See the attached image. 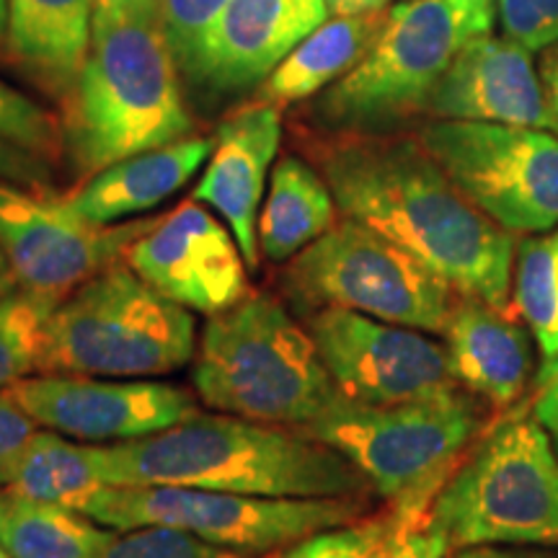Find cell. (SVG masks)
Here are the masks:
<instances>
[{"label": "cell", "mask_w": 558, "mask_h": 558, "mask_svg": "<svg viewBox=\"0 0 558 558\" xmlns=\"http://www.w3.org/2000/svg\"><path fill=\"white\" fill-rule=\"evenodd\" d=\"M5 21H9V0H0V45H5Z\"/></svg>", "instance_id": "obj_43"}, {"label": "cell", "mask_w": 558, "mask_h": 558, "mask_svg": "<svg viewBox=\"0 0 558 558\" xmlns=\"http://www.w3.org/2000/svg\"><path fill=\"white\" fill-rule=\"evenodd\" d=\"M486 414L465 388L390 407H367L341 399L324 416L305 424L308 435L331 445L388 501L403 527L427 520L432 499L458 458L484 432Z\"/></svg>", "instance_id": "obj_5"}, {"label": "cell", "mask_w": 558, "mask_h": 558, "mask_svg": "<svg viewBox=\"0 0 558 558\" xmlns=\"http://www.w3.org/2000/svg\"><path fill=\"white\" fill-rule=\"evenodd\" d=\"M194 388L207 409L288 427H305L341 401L308 329L267 292L209 316Z\"/></svg>", "instance_id": "obj_4"}, {"label": "cell", "mask_w": 558, "mask_h": 558, "mask_svg": "<svg viewBox=\"0 0 558 558\" xmlns=\"http://www.w3.org/2000/svg\"><path fill=\"white\" fill-rule=\"evenodd\" d=\"M538 54V75L548 111V130L558 137V41Z\"/></svg>", "instance_id": "obj_38"}, {"label": "cell", "mask_w": 558, "mask_h": 558, "mask_svg": "<svg viewBox=\"0 0 558 558\" xmlns=\"http://www.w3.org/2000/svg\"><path fill=\"white\" fill-rule=\"evenodd\" d=\"M445 3L456 13L465 39L488 34L497 21V0H445Z\"/></svg>", "instance_id": "obj_37"}, {"label": "cell", "mask_w": 558, "mask_h": 558, "mask_svg": "<svg viewBox=\"0 0 558 558\" xmlns=\"http://www.w3.org/2000/svg\"><path fill=\"white\" fill-rule=\"evenodd\" d=\"M282 143V114L269 104L251 101L222 120L205 173L192 199L218 213L233 230L248 269L262 262L259 213L267 197V177Z\"/></svg>", "instance_id": "obj_18"}, {"label": "cell", "mask_w": 558, "mask_h": 558, "mask_svg": "<svg viewBox=\"0 0 558 558\" xmlns=\"http://www.w3.org/2000/svg\"><path fill=\"white\" fill-rule=\"evenodd\" d=\"M0 135L45 160L58 158L60 150H65L62 120L3 81H0Z\"/></svg>", "instance_id": "obj_30"}, {"label": "cell", "mask_w": 558, "mask_h": 558, "mask_svg": "<svg viewBox=\"0 0 558 558\" xmlns=\"http://www.w3.org/2000/svg\"><path fill=\"white\" fill-rule=\"evenodd\" d=\"M450 554V543L442 533L429 527L427 522L411 527L396 543L393 554L388 558H445Z\"/></svg>", "instance_id": "obj_36"}, {"label": "cell", "mask_w": 558, "mask_h": 558, "mask_svg": "<svg viewBox=\"0 0 558 558\" xmlns=\"http://www.w3.org/2000/svg\"><path fill=\"white\" fill-rule=\"evenodd\" d=\"M37 427L39 424L5 393V388H0V481L34 437Z\"/></svg>", "instance_id": "obj_33"}, {"label": "cell", "mask_w": 558, "mask_h": 558, "mask_svg": "<svg viewBox=\"0 0 558 558\" xmlns=\"http://www.w3.org/2000/svg\"><path fill=\"white\" fill-rule=\"evenodd\" d=\"M0 179L37 186V190H50V160L39 158L37 153L21 148V145L11 143L9 137L0 135Z\"/></svg>", "instance_id": "obj_34"}, {"label": "cell", "mask_w": 558, "mask_h": 558, "mask_svg": "<svg viewBox=\"0 0 558 558\" xmlns=\"http://www.w3.org/2000/svg\"><path fill=\"white\" fill-rule=\"evenodd\" d=\"M114 533L78 509L11 497L0 546L11 558H96Z\"/></svg>", "instance_id": "obj_25"}, {"label": "cell", "mask_w": 558, "mask_h": 558, "mask_svg": "<svg viewBox=\"0 0 558 558\" xmlns=\"http://www.w3.org/2000/svg\"><path fill=\"white\" fill-rule=\"evenodd\" d=\"M512 300L543 360L558 354V228L527 235L514 251Z\"/></svg>", "instance_id": "obj_26"}, {"label": "cell", "mask_w": 558, "mask_h": 558, "mask_svg": "<svg viewBox=\"0 0 558 558\" xmlns=\"http://www.w3.org/2000/svg\"><path fill=\"white\" fill-rule=\"evenodd\" d=\"M107 486H192L251 497H369L373 486L331 445L300 427L194 414L156 435L96 445Z\"/></svg>", "instance_id": "obj_2"}, {"label": "cell", "mask_w": 558, "mask_h": 558, "mask_svg": "<svg viewBox=\"0 0 558 558\" xmlns=\"http://www.w3.org/2000/svg\"><path fill=\"white\" fill-rule=\"evenodd\" d=\"M341 218L435 269L458 295L507 308L514 239L458 190L418 135H326L311 143Z\"/></svg>", "instance_id": "obj_1"}, {"label": "cell", "mask_w": 558, "mask_h": 558, "mask_svg": "<svg viewBox=\"0 0 558 558\" xmlns=\"http://www.w3.org/2000/svg\"><path fill=\"white\" fill-rule=\"evenodd\" d=\"M213 145L215 140L192 135L163 148L137 153L88 177L78 192L65 197L83 220L114 226L177 194L207 163Z\"/></svg>", "instance_id": "obj_21"}, {"label": "cell", "mask_w": 558, "mask_h": 558, "mask_svg": "<svg viewBox=\"0 0 558 558\" xmlns=\"http://www.w3.org/2000/svg\"><path fill=\"white\" fill-rule=\"evenodd\" d=\"M9 501H11V497H9V494H5V488L0 486V525H3L5 512H9Z\"/></svg>", "instance_id": "obj_44"}, {"label": "cell", "mask_w": 558, "mask_h": 558, "mask_svg": "<svg viewBox=\"0 0 558 558\" xmlns=\"http://www.w3.org/2000/svg\"><path fill=\"white\" fill-rule=\"evenodd\" d=\"M122 259L153 290L192 313L218 316L251 292L248 264L233 230L197 199L156 218L124 248Z\"/></svg>", "instance_id": "obj_15"}, {"label": "cell", "mask_w": 558, "mask_h": 558, "mask_svg": "<svg viewBox=\"0 0 558 558\" xmlns=\"http://www.w3.org/2000/svg\"><path fill=\"white\" fill-rule=\"evenodd\" d=\"M282 282L305 313L354 311L427 333L445 331L458 300L435 269L349 218L290 259Z\"/></svg>", "instance_id": "obj_10"}, {"label": "cell", "mask_w": 558, "mask_h": 558, "mask_svg": "<svg viewBox=\"0 0 558 558\" xmlns=\"http://www.w3.org/2000/svg\"><path fill=\"white\" fill-rule=\"evenodd\" d=\"M501 37L530 52H543L558 41V0H497Z\"/></svg>", "instance_id": "obj_32"}, {"label": "cell", "mask_w": 558, "mask_h": 558, "mask_svg": "<svg viewBox=\"0 0 558 558\" xmlns=\"http://www.w3.org/2000/svg\"><path fill=\"white\" fill-rule=\"evenodd\" d=\"M58 303L24 288L0 298V388L39 373L47 320Z\"/></svg>", "instance_id": "obj_27"}, {"label": "cell", "mask_w": 558, "mask_h": 558, "mask_svg": "<svg viewBox=\"0 0 558 558\" xmlns=\"http://www.w3.org/2000/svg\"><path fill=\"white\" fill-rule=\"evenodd\" d=\"M62 111L65 150L83 179L194 132L177 60L156 19L96 11L86 65Z\"/></svg>", "instance_id": "obj_3"}, {"label": "cell", "mask_w": 558, "mask_h": 558, "mask_svg": "<svg viewBox=\"0 0 558 558\" xmlns=\"http://www.w3.org/2000/svg\"><path fill=\"white\" fill-rule=\"evenodd\" d=\"M99 0H9L5 52L65 101L86 65Z\"/></svg>", "instance_id": "obj_20"}, {"label": "cell", "mask_w": 558, "mask_h": 558, "mask_svg": "<svg viewBox=\"0 0 558 558\" xmlns=\"http://www.w3.org/2000/svg\"><path fill=\"white\" fill-rule=\"evenodd\" d=\"M99 11L122 19H156V0H99Z\"/></svg>", "instance_id": "obj_40"}, {"label": "cell", "mask_w": 558, "mask_h": 558, "mask_svg": "<svg viewBox=\"0 0 558 558\" xmlns=\"http://www.w3.org/2000/svg\"><path fill=\"white\" fill-rule=\"evenodd\" d=\"M13 290H19V279H16V275H13L11 264L3 256V251H0V298L9 295V292H13Z\"/></svg>", "instance_id": "obj_42"}, {"label": "cell", "mask_w": 558, "mask_h": 558, "mask_svg": "<svg viewBox=\"0 0 558 558\" xmlns=\"http://www.w3.org/2000/svg\"><path fill=\"white\" fill-rule=\"evenodd\" d=\"M452 548H558V452L533 414L505 416L478 437L427 512Z\"/></svg>", "instance_id": "obj_7"}, {"label": "cell", "mask_w": 558, "mask_h": 558, "mask_svg": "<svg viewBox=\"0 0 558 558\" xmlns=\"http://www.w3.org/2000/svg\"><path fill=\"white\" fill-rule=\"evenodd\" d=\"M78 512L111 530L166 525L243 558L267 556L369 514V497H251L192 486H104Z\"/></svg>", "instance_id": "obj_8"}, {"label": "cell", "mask_w": 558, "mask_h": 558, "mask_svg": "<svg viewBox=\"0 0 558 558\" xmlns=\"http://www.w3.org/2000/svg\"><path fill=\"white\" fill-rule=\"evenodd\" d=\"M329 16H362V13L386 11L393 0H324Z\"/></svg>", "instance_id": "obj_41"}, {"label": "cell", "mask_w": 558, "mask_h": 558, "mask_svg": "<svg viewBox=\"0 0 558 558\" xmlns=\"http://www.w3.org/2000/svg\"><path fill=\"white\" fill-rule=\"evenodd\" d=\"M0 558H11V556H9V550H5L3 546H0Z\"/></svg>", "instance_id": "obj_45"}, {"label": "cell", "mask_w": 558, "mask_h": 558, "mask_svg": "<svg viewBox=\"0 0 558 558\" xmlns=\"http://www.w3.org/2000/svg\"><path fill=\"white\" fill-rule=\"evenodd\" d=\"M533 416L546 429L558 452V354L543 360L541 369L535 373Z\"/></svg>", "instance_id": "obj_35"}, {"label": "cell", "mask_w": 558, "mask_h": 558, "mask_svg": "<svg viewBox=\"0 0 558 558\" xmlns=\"http://www.w3.org/2000/svg\"><path fill=\"white\" fill-rule=\"evenodd\" d=\"M39 427L90 445L143 439L199 414L190 390L158 380L39 373L5 388Z\"/></svg>", "instance_id": "obj_14"}, {"label": "cell", "mask_w": 558, "mask_h": 558, "mask_svg": "<svg viewBox=\"0 0 558 558\" xmlns=\"http://www.w3.org/2000/svg\"><path fill=\"white\" fill-rule=\"evenodd\" d=\"M445 558H558V548H538V546H465V548H452Z\"/></svg>", "instance_id": "obj_39"}, {"label": "cell", "mask_w": 558, "mask_h": 558, "mask_svg": "<svg viewBox=\"0 0 558 558\" xmlns=\"http://www.w3.org/2000/svg\"><path fill=\"white\" fill-rule=\"evenodd\" d=\"M452 378L476 399L507 409L533 380V333L505 308L460 295L442 331Z\"/></svg>", "instance_id": "obj_19"}, {"label": "cell", "mask_w": 558, "mask_h": 558, "mask_svg": "<svg viewBox=\"0 0 558 558\" xmlns=\"http://www.w3.org/2000/svg\"><path fill=\"white\" fill-rule=\"evenodd\" d=\"M416 135L458 190L507 233L558 228V137L550 130L427 120Z\"/></svg>", "instance_id": "obj_11"}, {"label": "cell", "mask_w": 558, "mask_h": 558, "mask_svg": "<svg viewBox=\"0 0 558 558\" xmlns=\"http://www.w3.org/2000/svg\"><path fill=\"white\" fill-rule=\"evenodd\" d=\"M153 222L94 226L70 207L68 197L0 179V251L19 288L39 295L68 298L96 271L120 262Z\"/></svg>", "instance_id": "obj_13"}, {"label": "cell", "mask_w": 558, "mask_h": 558, "mask_svg": "<svg viewBox=\"0 0 558 558\" xmlns=\"http://www.w3.org/2000/svg\"><path fill=\"white\" fill-rule=\"evenodd\" d=\"M427 120L522 124L548 130L533 52L492 32L465 39L429 96Z\"/></svg>", "instance_id": "obj_16"}, {"label": "cell", "mask_w": 558, "mask_h": 558, "mask_svg": "<svg viewBox=\"0 0 558 558\" xmlns=\"http://www.w3.org/2000/svg\"><path fill=\"white\" fill-rule=\"evenodd\" d=\"M228 0H156V21L179 73L197 83L207 37Z\"/></svg>", "instance_id": "obj_29"}, {"label": "cell", "mask_w": 558, "mask_h": 558, "mask_svg": "<svg viewBox=\"0 0 558 558\" xmlns=\"http://www.w3.org/2000/svg\"><path fill=\"white\" fill-rule=\"evenodd\" d=\"M326 19L324 0H228L207 37L194 88L215 96L259 88Z\"/></svg>", "instance_id": "obj_17"}, {"label": "cell", "mask_w": 558, "mask_h": 558, "mask_svg": "<svg viewBox=\"0 0 558 558\" xmlns=\"http://www.w3.org/2000/svg\"><path fill=\"white\" fill-rule=\"evenodd\" d=\"M0 486L13 499L81 509L104 488L96 445H78L52 429H37L13 460Z\"/></svg>", "instance_id": "obj_24"}, {"label": "cell", "mask_w": 558, "mask_h": 558, "mask_svg": "<svg viewBox=\"0 0 558 558\" xmlns=\"http://www.w3.org/2000/svg\"><path fill=\"white\" fill-rule=\"evenodd\" d=\"M403 533L409 530L388 507V512L313 533L269 558H388Z\"/></svg>", "instance_id": "obj_28"}, {"label": "cell", "mask_w": 558, "mask_h": 558, "mask_svg": "<svg viewBox=\"0 0 558 558\" xmlns=\"http://www.w3.org/2000/svg\"><path fill=\"white\" fill-rule=\"evenodd\" d=\"M194 347L192 311L120 259L60 300L47 320L39 373L158 378L184 367Z\"/></svg>", "instance_id": "obj_6"}, {"label": "cell", "mask_w": 558, "mask_h": 558, "mask_svg": "<svg viewBox=\"0 0 558 558\" xmlns=\"http://www.w3.org/2000/svg\"><path fill=\"white\" fill-rule=\"evenodd\" d=\"M305 329L344 401L390 407L460 388L448 347L427 331L341 308L308 313Z\"/></svg>", "instance_id": "obj_12"}, {"label": "cell", "mask_w": 558, "mask_h": 558, "mask_svg": "<svg viewBox=\"0 0 558 558\" xmlns=\"http://www.w3.org/2000/svg\"><path fill=\"white\" fill-rule=\"evenodd\" d=\"M388 9L362 16L326 19L256 88L254 101L282 109L295 101L316 99L320 90L344 78L378 41L386 29Z\"/></svg>", "instance_id": "obj_22"}, {"label": "cell", "mask_w": 558, "mask_h": 558, "mask_svg": "<svg viewBox=\"0 0 558 558\" xmlns=\"http://www.w3.org/2000/svg\"><path fill=\"white\" fill-rule=\"evenodd\" d=\"M463 41L445 0H396L365 58L313 99V122L329 135L401 132L427 117L432 90Z\"/></svg>", "instance_id": "obj_9"}, {"label": "cell", "mask_w": 558, "mask_h": 558, "mask_svg": "<svg viewBox=\"0 0 558 558\" xmlns=\"http://www.w3.org/2000/svg\"><path fill=\"white\" fill-rule=\"evenodd\" d=\"M96 558H243L239 554L213 546L186 530L166 525H145L135 530H117L114 538Z\"/></svg>", "instance_id": "obj_31"}, {"label": "cell", "mask_w": 558, "mask_h": 558, "mask_svg": "<svg viewBox=\"0 0 558 558\" xmlns=\"http://www.w3.org/2000/svg\"><path fill=\"white\" fill-rule=\"evenodd\" d=\"M337 199L308 160L282 156L269 173L259 213V248L271 264H288L337 226Z\"/></svg>", "instance_id": "obj_23"}]
</instances>
